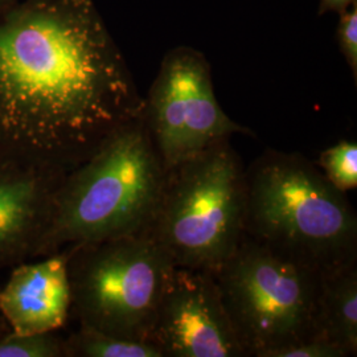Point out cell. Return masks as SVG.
I'll use <instances>...</instances> for the list:
<instances>
[{
    "instance_id": "8992f818",
    "label": "cell",
    "mask_w": 357,
    "mask_h": 357,
    "mask_svg": "<svg viewBox=\"0 0 357 357\" xmlns=\"http://www.w3.org/2000/svg\"><path fill=\"white\" fill-rule=\"evenodd\" d=\"M222 302L248 357H265L317 333L318 275L243 234L215 273Z\"/></svg>"
},
{
    "instance_id": "d6986e66",
    "label": "cell",
    "mask_w": 357,
    "mask_h": 357,
    "mask_svg": "<svg viewBox=\"0 0 357 357\" xmlns=\"http://www.w3.org/2000/svg\"><path fill=\"white\" fill-rule=\"evenodd\" d=\"M13 1H16V0H0V7H1V6H7V4L13 3Z\"/></svg>"
},
{
    "instance_id": "277c9868",
    "label": "cell",
    "mask_w": 357,
    "mask_h": 357,
    "mask_svg": "<svg viewBox=\"0 0 357 357\" xmlns=\"http://www.w3.org/2000/svg\"><path fill=\"white\" fill-rule=\"evenodd\" d=\"M245 166L229 139L166 171L146 231L176 268L217 273L245 234Z\"/></svg>"
},
{
    "instance_id": "2e32d148",
    "label": "cell",
    "mask_w": 357,
    "mask_h": 357,
    "mask_svg": "<svg viewBox=\"0 0 357 357\" xmlns=\"http://www.w3.org/2000/svg\"><path fill=\"white\" fill-rule=\"evenodd\" d=\"M265 357H348V354L344 348L324 337H311L274 349Z\"/></svg>"
},
{
    "instance_id": "6da1fadb",
    "label": "cell",
    "mask_w": 357,
    "mask_h": 357,
    "mask_svg": "<svg viewBox=\"0 0 357 357\" xmlns=\"http://www.w3.org/2000/svg\"><path fill=\"white\" fill-rule=\"evenodd\" d=\"M144 100L94 0L0 7V156L64 171Z\"/></svg>"
},
{
    "instance_id": "e0dca14e",
    "label": "cell",
    "mask_w": 357,
    "mask_h": 357,
    "mask_svg": "<svg viewBox=\"0 0 357 357\" xmlns=\"http://www.w3.org/2000/svg\"><path fill=\"white\" fill-rule=\"evenodd\" d=\"M357 0H319V16L327 13H342L351 8Z\"/></svg>"
},
{
    "instance_id": "4fadbf2b",
    "label": "cell",
    "mask_w": 357,
    "mask_h": 357,
    "mask_svg": "<svg viewBox=\"0 0 357 357\" xmlns=\"http://www.w3.org/2000/svg\"><path fill=\"white\" fill-rule=\"evenodd\" d=\"M319 167L323 175L339 191L348 192L357 187L356 142L340 141L320 153Z\"/></svg>"
},
{
    "instance_id": "30bf717a",
    "label": "cell",
    "mask_w": 357,
    "mask_h": 357,
    "mask_svg": "<svg viewBox=\"0 0 357 357\" xmlns=\"http://www.w3.org/2000/svg\"><path fill=\"white\" fill-rule=\"evenodd\" d=\"M38 259L13 266L0 289V314L16 333L59 331L72 314L66 249Z\"/></svg>"
},
{
    "instance_id": "3957f363",
    "label": "cell",
    "mask_w": 357,
    "mask_h": 357,
    "mask_svg": "<svg viewBox=\"0 0 357 357\" xmlns=\"http://www.w3.org/2000/svg\"><path fill=\"white\" fill-rule=\"evenodd\" d=\"M165 178L142 109L65 174L35 259L70 245L146 234Z\"/></svg>"
},
{
    "instance_id": "ac0fdd59",
    "label": "cell",
    "mask_w": 357,
    "mask_h": 357,
    "mask_svg": "<svg viewBox=\"0 0 357 357\" xmlns=\"http://www.w3.org/2000/svg\"><path fill=\"white\" fill-rule=\"evenodd\" d=\"M11 330L10 327H8V324H7V321L6 319L1 317V314H0V337L6 333V332H8Z\"/></svg>"
},
{
    "instance_id": "52a82bcc",
    "label": "cell",
    "mask_w": 357,
    "mask_h": 357,
    "mask_svg": "<svg viewBox=\"0 0 357 357\" xmlns=\"http://www.w3.org/2000/svg\"><path fill=\"white\" fill-rule=\"evenodd\" d=\"M143 100L144 121L166 171L231 135L255 137L225 114L215 94L211 64L192 47L167 52Z\"/></svg>"
},
{
    "instance_id": "7a4b0ae2",
    "label": "cell",
    "mask_w": 357,
    "mask_h": 357,
    "mask_svg": "<svg viewBox=\"0 0 357 357\" xmlns=\"http://www.w3.org/2000/svg\"><path fill=\"white\" fill-rule=\"evenodd\" d=\"M245 180L249 238L319 278L357 264L356 211L315 163L266 149Z\"/></svg>"
},
{
    "instance_id": "5b68a950",
    "label": "cell",
    "mask_w": 357,
    "mask_h": 357,
    "mask_svg": "<svg viewBox=\"0 0 357 357\" xmlns=\"http://www.w3.org/2000/svg\"><path fill=\"white\" fill-rule=\"evenodd\" d=\"M72 314L79 326L151 342L167 280L175 268L146 234L70 245Z\"/></svg>"
},
{
    "instance_id": "8fae6325",
    "label": "cell",
    "mask_w": 357,
    "mask_h": 357,
    "mask_svg": "<svg viewBox=\"0 0 357 357\" xmlns=\"http://www.w3.org/2000/svg\"><path fill=\"white\" fill-rule=\"evenodd\" d=\"M317 333L357 355V264L320 280Z\"/></svg>"
},
{
    "instance_id": "9c48e42d",
    "label": "cell",
    "mask_w": 357,
    "mask_h": 357,
    "mask_svg": "<svg viewBox=\"0 0 357 357\" xmlns=\"http://www.w3.org/2000/svg\"><path fill=\"white\" fill-rule=\"evenodd\" d=\"M66 172L0 156V270L36 258Z\"/></svg>"
},
{
    "instance_id": "ba28073f",
    "label": "cell",
    "mask_w": 357,
    "mask_h": 357,
    "mask_svg": "<svg viewBox=\"0 0 357 357\" xmlns=\"http://www.w3.org/2000/svg\"><path fill=\"white\" fill-rule=\"evenodd\" d=\"M150 340L163 357H248L206 270L172 268Z\"/></svg>"
},
{
    "instance_id": "9a60e30c",
    "label": "cell",
    "mask_w": 357,
    "mask_h": 357,
    "mask_svg": "<svg viewBox=\"0 0 357 357\" xmlns=\"http://www.w3.org/2000/svg\"><path fill=\"white\" fill-rule=\"evenodd\" d=\"M336 40L340 52L349 66L352 77L357 81V3L344 13H339Z\"/></svg>"
},
{
    "instance_id": "7c38bea8",
    "label": "cell",
    "mask_w": 357,
    "mask_h": 357,
    "mask_svg": "<svg viewBox=\"0 0 357 357\" xmlns=\"http://www.w3.org/2000/svg\"><path fill=\"white\" fill-rule=\"evenodd\" d=\"M65 357H163L147 340H131L79 326L64 339Z\"/></svg>"
},
{
    "instance_id": "5bb4252c",
    "label": "cell",
    "mask_w": 357,
    "mask_h": 357,
    "mask_svg": "<svg viewBox=\"0 0 357 357\" xmlns=\"http://www.w3.org/2000/svg\"><path fill=\"white\" fill-rule=\"evenodd\" d=\"M0 357H65L64 337L56 332L16 333L0 337Z\"/></svg>"
}]
</instances>
